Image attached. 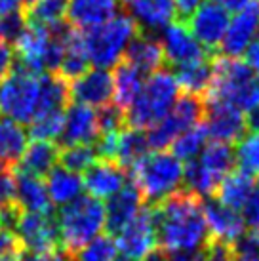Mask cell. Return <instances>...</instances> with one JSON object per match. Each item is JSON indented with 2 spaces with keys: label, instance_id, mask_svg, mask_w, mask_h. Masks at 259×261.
<instances>
[{
  "label": "cell",
  "instance_id": "obj_54",
  "mask_svg": "<svg viewBox=\"0 0 259 261\" xmlns=\"http://www.w3.org/2000/svg\"><path fill=\"white\" fill-rule=\"evenodd\" d=\"M187 261H212V259H210L208 255L202 252V254H196V255H193V257H189Z\"/></svg>",
  "mask_w": 259,
  "mask_h": 261
},
{
  "label": "cell",
  "instance_id": "obj_19",
  "mask_svg": "<svg viewBox=\"0 0 259 261\" xmlns=\"http://www.w3.org/2000/svg\"><path fill=\"white\" fill-rule=\"evenodd\" d=\"M82 183L86 195L97 200H109L120 189L128 185V172L115 160L97 159L82 174Z\"/></svg>",
  "mask_w": 259,
  "mask_h": 261
},
{
  "label": "cell",
  "instance_id": "obj_11",
  "mask_svg": "<svg viewBox=\"0 0 259 261\" xmlns=\"http://www.w3.org/2000/svg\"><path fill=\"white\" fill-rule=\"evenodd\" d=\"M19 248L29 254H48L59 248V232L51 214H23L14 229Z\"/></svg>",
  "mask_w": 259,
  "mask_h": 261
},
{
  "label": "cell",
  "instance_id": "obj_4",
  "mask_svg": "<svg viewBox=\"0 0 259 261\" xmlns=\"http://www.w3.org/2000/svg\"><path fill=\"white\" fill-rule=\"evenodd\" d=\"M181 95V88L172 71L160 69L157 73L145 79L136 101L126 109V124L137 130H149L157 122H160L177 101Z\"/></svg>",
  "mask_w": 259,
  "mask_h": 261
},
{
  "label": "cell",
  "instance_id": "obj_43",
  "mask_svg": "<svg viewBox=\"0 0 259 261\" xmlns=\"http://www.w3.org/2000/svg\"><path fill=\"white\" fill-rule=\"evenodd\" d=\"M14 193H15L14 172L8 166H4V164H0V208L14 204Z\"/></svg>",
  "mask_w": 259,
  "mask_h": 261
},
{
  "label": "cell",
  "instance_id": "obj_23",
  "mask_svg": "<svg viewBox=\"0 0 259 261\" xmlns=\"http://www.w3.org/2000/svg\"><path fill=\"white\" fill-rule=\"evenodd\" d=\"M116 15V0H69L67 17L76 31L99 27Z\"/></svg>",
  "mask_w": 259,
  "mask_h": 261
},
{
  "label": "cell",
  "instance_id": "obj_10",
  "mask_svg": "<svg viewBox=\"0 0 259 261\" xmlns=\"http://www.w3.org/2000/svg\"><path fill=\"white\" fill-rule=\"evenodd\" d=\"M116 250L134 261H143L149 254L159 248L154 212L145 206L126 227H122L115 237Z\"/></svg>",
  "mask_w": 259,
  "mask_h": 261
},
{
  "label": "cell",
  "instance_id": "obj_29",
  "mask_svg": "<svg viewBox=\"0 0 259 261\" xmlns=\"http://www.w3.org/2000/svg\"><path fill=\"white\" fill-rule=\"evenodd\" d=\"M29 145V132L25 126L8 116H0V164L12 168L21 160Z\"/></svg>",
  "mask_w": 259,
  "mask_h": 261
},
{
  "label": "cell",
  "instance_id": "obj_39",
  "mask_svg": "<svg viewBox=\"0 0 259 261\" xmlns=\"http://www.w3.org/2000/svg\"><path fill=\"white\" fill-rule=\"evenodd\" d=\"M235 156L242 172L250 175H259V134H250L240 139Z\"/></svg>",
  "mask_w": 259,
  "mask_h": 261
},
{
  "label": "cell",
  "instance_id": "obj_22",
  "mask_svg": "<svg viewBox=\"0 0 259 261\" xmlns=\"http://www.w3.org/2000/svg\"><path fill=\"white\" fill-rule=\"evenodd\" d=\"M14 204L23 214H51V202L42 177L14 170Z\"/></svg>",
  "mask_w": 259,
  "mask_h": 261
},
{
  "label": "cell",
  "instance_id": "obj_14",
  "mask_svg": "<svg viewBox=\"0 0 259 261\" xmlns=\"http://www.w3.org/2000/svg\"><path fill=\"white\" fill-rule=\"evenodd\" d=\"M202 126L208 134V139L219 141V143H237L244 138L246 132V115L242 111L230 107L227 103L208 101Z\"/></svg>",
  "mask_w": 259,
  "mask_h": 261
},
{
  "label": "cell",
  "instance_id": "obj_2",
  "mask_svg": "<svg viewBox=\"0 0 259 261\" xmlns=\"http://www.w3.org/2000/svg\"><path fill=\"white\" fill-rule=\"evenodd\" d=\"M208 101L227 103L242 113H250L259 105V73L244 59L221 58L214 61V80Z\"/></svg>",
  "mask_w": 259,
  "mask_h": 261
},
{
  "label": "cell",
  "instance_id": "obj_51",
  "mask_svg": "<svg viewBox=\"0 0 259 261\" xmlns=\"http://www.w3.org/2000/svg\"><path fill=\"white\" fill-rule=\"evenodd\" d=\"M246 126L252 130V134H259V105L248 113V116H246Z\"/></svg>",
  "mask_w": 259,
  "mask_h": 261
},
{
  "label": "cell",
  "instance_id": "obj_24",
  "mask_svg": "<svg viewBox=\"0 0 259 261\" xmlns=\"http://www.w3.org/2000/svg\"><path fill=\"white\" fill-rule=\"evenodd\" d=\"M124 58L128 65L136 67L145 76L160 71L164 65V54H162L159 37L152 33H143V31H139L137 37L132 40Z\"/></svg>",
  "mask_w": 259,
  "mask_h": 261
},
{
  "label": "cell",
  "instance_id": "obj_49",
  "mask_svg": "<svg viewBox=\"0 0 259 261\" xmlns=\"http://www.w3.org/2000/svg\"><path fill=\"white\" fill-rule=\"evenodd\" d=\"M204 0H175V8H177V14H181L183 17H189L193 14L196 8L200 6Z\"/></svg>",
  "mask_w": 259,
  "mask_h": 261
},
{
  "label": "cell",
  "instance_id": "obj_3",
  "mask_svg": "<svg viewBox=\"0 0 259 261\" xmlns=\"http://www.w3.org/2000/svg\"><path fill=\"white\" fill-rule=\"evenodd\" d=\"M134 185L149 204H160L179 193L185 164L172 151H152L130 170Z\"/></svg>",
  "mask_w": 259,
  "mask_h": 261
},
{
  "label": "cell",
  "instance_id": "obj_32",
  "mask_svg": "<svg viewBox=\"0 0 259 261\" xmlns=\"http://www.w3.org/2000/svg\"><path fill=\"white\" fill-rule=\"evenodd\" d=\"M69 82L56 73L40 74V92H38V113L36 116L46 113H59L67 109L69 103Z\"/></svg>",
  "mask_w": 259,
  "mask_h": 261
},
{
  "label": "cell",
  "instance_id": "obj_45",
  "mask_svg": "<svg viewBox=\"0 0 259 261\" xmlns=\"http://www.w3.org/2000/svg\"><path fill=\"white\" fill-rule=\"evenodd\" d=\"M19 252H21V248L17 244L15 234L10 231V229L0 225V259H2V257H8V255L19 254Z\"/></svg>",
  "mask_w": 259,
  "mask_h": 261
},
{
  "label": "cell",
  "instance_id": "obj_26",
  "mask_svg": "<svg viewBox=\"0 0 259 261\" xmlns=\"http://www.w3.org/2000/svg\"><path fill=\"white\" fill-rule=\"evenodd\" d=\"M44 183H46V191H48L51 206H59V208L74 202L84 193L82 175L67 170L61 164H58L50 174L46 175Z\"/></svg>",
  "mask_w": 259,
  "mask_h": 261
},
{
  "label": "cell",
  "instance_id": "obj_1",
  "mask_svg": "<svg viewBox=\"0 0 259 261\" xmlns=\"http://www.w3.org/2000/svg\"><path fill=\"white\" fill-rule=\"evenodd\" d=\"M159 248L177 259L187 261L202 254L210 242V232L202 200L191 193H175L154 208Z\"/></svg>",
  "mask_w": 259,
  "mask_h": 261
},
{
  "label": "cell",
  "instance_id": "obj_40",
  "mask_svg": "<svg viewBox=\"0 0 259 261\" xmlns=\"http://www.w3.org/2000/svg\"><path fill=\"white\" fill-rule=\"evenodd\" d=\"M126 124V115L122 109H118L115 103H109L105 107L97 109V126H99V136L103 134H115L120 132Z\"/></svg>",
  "mask_w": 259,
  "mask_h": 261
},
{
  "label": "cell",
  "instance_id": "obj_31",
  "mask_svg": "<svg viewBox=\"0 0 259 261\" xmlns=\"http://www.w3.org/2000/svg\"><path fill=\"white\" fill-rule=\"evenodd\" d=\"M145 79L147 76L141 71L128 65L126 61L115 67V73H113V103L118 109H122L126 113V109L136 101V97L141 92Z\"/></svg>",
  "mask_w": 259,
  "mask_h": 261
},
{
  "label": "cell",
  "instance_id": "obj_6",
  "mask_svg": "<svg viewBox=\"0 0 259 261\" xmlns=\"http://www.w3.org/2000/svg\"><path fill=\"white\" fill-rule=\"evenodd\" d=\"M69 25H59L56 29H44L38 25H27L23 35L14 44L15 61L19 71L29 74H58L59 63L63 58L65 33Z\"/></svg>",
  "mask_w": 259,
  "mask_h": 261
},
{
  "label": "cell",
  "instance_id": "obj_30",
  "mask_svg": "<svg viewBox=\"0 0 259 261\" xmlns=\"http://www.w3.org/2000/svg\"><path fill=\"white\" fill-rule=\"evenodd\" d=\"M151 152L147 134L137 128H122L116 136L115 145V160L124 170H132L139 160H143Z\"/></svg>",
  "mask_w": 259,
  "mask_h": 261
},
{
  "label": "cell",
  "instance_id": "obj_57",
  "mask_svg": "<svg viewBox=\"0 0 259 261\" xmlns=\"http://www.w3.org/2000/svg\"><path fill=\"white\" fill-rule=\"evenodd\" d=\"M252 2H259V0H252Z\"/></svg>",
  "mask_w": 259,
  "mask_h": 261
},
{
  "label": "cell",
  "instance_id": "obj_48",
  "mask_svg": "<svg viewBox=\"0 0 259 261\" xmlns=\"http://www.w3.org/2000/svg\"><path fill=\"white\" fill-rule=\"evenodd\" d=\"M23 6H25L23 0H0V17L19 14V12H23Z\"/></svg>",
  "mask_w": 259,
  "mask_h": 261
},
{
  "label": "cell",
  "instance_id": "obj_35",
  "mask_svg": "<svg viewBox=\"0 0 259 261\" xmlns=\"http://www.w3.org/2000/svg\"><path fill=\"white\" fill-rule=\"evenodd\" d=\"M208 143V134L204 130V126L198 124V126H194L191 130L183 132L181 136L175 138L172 145V152L177 156V159L183 162V164H187L191 160H194L198 154L202 152V149L206 147Z\"/></svg>",
  "mask_w": 259,
  "mask_h": 261
},
{
  "label": "cell",
  "instance_id": "obj_18",
  "mask_svg": "<svg viewBox=\"0 0 259 261\" xmlns=\"http://www.w3.org/2000/svg\"><path fill=\"white\" fill-rule=\"evenodd\" d=\"M97 139H99L97 111L80 103L69 105L63 113V128L59 136L61 145H95Z\"/></svg>",
  "mask_w": 259,
  "mask_h": 261
},
{
  "label": "cell",
  "instance_id": "obj_56",
  "mask_svg": "<svg viewBox=\"0 0 259 261\" xmlns=\"http://www.w3.org/2000/svg\"><path fill=\"white\" fill-rule=\"evenodd\" d=\"M23 2H25V4H27V6H29L31 2H35V0H23Z\"/></svg>",
  "mask_w": 259,
  "mask_h": 261
},
{
  "label": "cell",
  "instance_id": "obj_33",
  "mask_svg": "<svg viewBox=\"0 0 259 261\" xmlns=\"http://www.w3.org/2000/svg\"><path fill=\"white\" fill-rule=\"evenodd\" d=\"M253 187V177L250 174H246L242 170H232L223 181L219 183V187L216 191V196L219 202L230 208V210L240 212L244 208L248 196L252 193Z\"/></svg>",
  "mask_w": 259,
  "mask_h": 261
},
{
  "label": "cell",
  "instance_id": "obj_16",
  "mask_svg": "<svg viewBox=\"0 0 259 261\" xmlns=\"http://www.w3.org/2000/svg\"><path fill=\"white\" fill-rule=\"evenodd\" d=\"M159 33V42L162 46L164 61L172 63V65L179 67L208 56V51L196 42V38L191 35L185 23L172 21Z\"/></svg>",
  "mask_w": 259,
  "mask_h": 261
},
{
  "label": "cell",
  "instance_id": "obj_52",
  "mask_svg": "<svg viewBox=\"0 0 259 261\" xmlns=\"http://www.w3.org/2000/svg\"><path fill=\"white\" fill-rule=\"evenodd\" d=\"M217 4H221L223 8H227L229 12H237L240 8H244L246 4H250L252 0H214Z\"/></svg>",
  "mask_w": 259,
  "mask_h": 261
},
{
  "label": "cell",
  "instance_id": "obj_25",
  "mask_svg": "<svg viewBox=\"0 0 259 261\" xmlns=\"http://www.w3.org/2000/svg\"><path fill=\"white\" fill-rule=\"evenodd\" d=\"M59 152L61 149L58 143L33 139L23 152L21 160L17 162L15 170L36 175V177H46L59 164Z\"/></svg>",
  "mask_w": 259,
  "mask_h": 261
},
{
  "label": "cell",
  "instance_id": "obj_21",
  "mask_svg": "<svg viewBox=\"0 0 259 261\" xmlns=\"http://www.w3.org/2000/svg\"><path fill=\"white\" fill-rule=\"evenodd\" d=\"M145 208V200L134 183H128L105 204V229L115 237Z\"/></svg>",
  "mask_w": 259,
  "mask_h": 261
},
{
  "label": "cell",
  "instance_id": "obj_15",
  "mask_svg": "<svg viewBox=\"0 0 259 261\" xmlns=\"http://www.w3.org/2000/svg\"><path fill=\"white\" fill-rule=\"evenodd\" d=\"M69 97L74 103L92 109H101L113 103V73L105 69H86L69 82Z\"/></svg>",
  "mask_w": 259,
  "mask_h": 261
},
{
  "label": "cell",
  "instance_id": "obj_5",
  "mask_svg": "<svg viewBox=\"0 0 259 261\" xmlns=\"http://www.w3.org/2000/svg\"><path fill=\"white\" fill-rule=\"evenodd\" d=\"M59 232V246L67 254L86 246L105 231V204L90 195L79 196L74 202L59 208L56 218Z\"/></svg>",
  "mask_w": 259,
  "mask_h": 261
},
{
  "label": "cell",
  "instance_id": "obj_47",
  "mask_svg": "<svg viewBox=\"0 0 259 261\" xmlns=\"http://www.w3.org/2000/svg\"><path fill=\"white\" fill-rule=\"evenodd\" d=\"M244 61L252 67L255 73H259V37L250 44V48L244 54Z\"/></svg>",
  "mask_w": 259,
  "mask_h": 261
},
{
  "label": "cell",
  "instance_id": "obj_20",
  "mask_svg": "<svg viewBox=\"0 0 259 261\" xmlns=\"http://www.w3.org/2000/svg\"><path fill=\"white\" fill-rule=\"evenodd\" d=\"M126 15L143 33H159L177 15L175 0H122Z\"/></svg>",
  "mask_w": 259,
  "mask_h": 261
},
{
  "label": "cell",
  "instance_id": "obj_28",
  "mask_svg": "<svg viewBox=\"0 0 259 261\" xmlns=\"http://www.w3.org/2000/svg\"><path fill=\"white\" fill-rule=\"evenodd\" d=\"M173 76L183 94L198 95V97L206 95L214 80V61H210V58L206 56L202 59L175 67Z\"/></svg>",
  "mask_w": 259,
  "mask_h": 261
},
{
  "label": "cell",
  "instance_id": "obj_46",
  "mask_svg": "<svg viewBox=\"0 0 259 261\" xmlns=\"http://www.w3.org/2000/svg\"><path fill=\"white\" fill-rule=\"evenodd\" d=\"M19 261H69L67 254L63 252H48V254H27V255H21Z\"/></svg>",
  "mask_w": 259,
  "mask_h": 261
},
{
  "label": "cell",
  "instance_id": "obj_36",
  "mask_svg": "<svg viewBox=\"0 0 259 261\" xmlns=\"http://www.w3.org/2000/svg\"><path fill=\"white\" fill-rule=\"evenodd\" d=\"M99 159L95 145H71L63 147L59 152V164L71 172L84 174L88 168Z\"/></svg>",
  "mask_w": 259,
  "mask_h": 261
},
{
  "label": "cell",
  "instance_id": "obj_34",
  "mask_svg": "<svg viewBox=\"0 0 259 261\" xmlns=\"http://www.w3.org/2000/svg\"><path fill=\"white\" fill-rule=\"evenodd\" d=\"M69 0H35L27 8V21L44 29H56L65 23Z\"/></svg>",
  "mask_w": 259,
  "mask_h": 261
},
{
  "label": "cell",
  "instance_id": "obj_12",
  "mask_svg": "<svg viewBox=\"0 0 259 261\" xmlns=\"http://www.w3.org/2000/svg\"><path fill=\"white\" fill-rule=\"evenodd\" d=\"M230 12L214 0H204L200 6L187 17V25L191 35L196 38L204 50H216L221 46L225 31L229 27Z\"/></svg>",
  "mask_w": 259,
  "mask_h": 261
},
{
  "label": "cell",
  "instance_id": "obj_8",
  "mask_svg": "<svg viewBox=\"0 0 259 261\" xmlns=\"http://www.w3.org/2000/svg\"><path fill=\"white\" fill-rule=\"evenodd\" d=\"M204 111H206V103L202 101L198 95L181 94L173 105V109L160 122H157L152 128L145 132L149 147L154 151H166L175 141L177 136L202 124Z\"/></svg>",
  "mask_w": 259,
  "mask_h": 261
},
{
  "label": "cell",
  "instance_id": "obj_37",
  "mask_svg": "<svg viewBox=\"0 0 259 261\" xmlns=\"http://www.w3.org/2000/svg\"><path fill=\"white\" fill-rule=\"evenodd\" d=\"M71 255L72 257L69 261H113L118 255V250L113 237L101 234Z\"/></svg>",
  "mask_w": 259,
  "mask_h": 261
},
{
  "label": "cell",
  "instance_id": "obj_27",
  "mask_svg": "<svg viewBox=\"0 0 259 261\" xmlns=\"http://www.w3.org/2000/svg\"><path fill=\"white\" fill-rule=\"evenodd\" d=\"M194 160L217 183V187L237 166L235 149L227 143H219V141H208L206 147L202 149V152Z\"/></svg>",
  "mask_w": 259,
  "mask_h": 261
},
{
  "label": "cell",
  "instance_id": "obj_44",
  "mask_svg": "<svg viewBox=\"0 0 259 261\" xmlns=\"http://www.w3.org/2000/svg\"><path fill=\"white\" fill-rule=\"evenodd\" d=\"M15 67V50L12 44L0 40V82L14 73Z\"/></svg>",
  "mask_w": 259,
  "mask_h": 261
},
{
  "label": "cell",
  "instance_id": "obj_9",
  "mask_svg": "<svg viewBox=\"0 0 259 261\" xmlns=\"http://www.w3.org/2000/svg\"><path fill=\"white\" fill-rule=\"evenodd\" d=\"M40 74L14 71L0 82V113L19 124H29L38 113Z\"/></svg>",
  "mask_w": 259,
  "mask_h": 261
},
{
  "label": "cell",
  "instance_id": "obj_17",
  "mask_svg": "<svg viewBox=\"0 0 259 261\" xmlns=\"http://www.w3.org/2000/svg\"><path fill=\"white\" fill-rule=\"evenodd\" d=\"M202 208H204V218L208 225L210 240H217V242L235 246L238 240L244 237L246 223L240 212L223 206L214 196L204 198Z\"/></svg>",
  "mask_w": 259,
  "mask_h": 261
},
{
  "label": "cell",
  "instance_id": "obj_42",
  "mask_svg": "<svg viewBox=\"0 0 259 261\" xmlns=\"http://www.w3.org/2000/svg\"><path fill=\"white\" fill-rule=\"evenodd\" d=\"M240 214H242L246 227H250V231L259 229V177L253 181L252 193L248 196V200H246L244 208L240 210Z\"/></svg>",
  "mask_w": 259,
  "mask_h": 261
},
{
  "label": "cell",
  "instance_id": "obj_7",
  "mask_svg": "<svg viewBox=\"0 0 259 261\" xmlns=\"http://www.w3.org/2000/svg\"><path fill=\"white\" fill-rule=\"evenodd\" d=\"M82 33V46L86 51L88 63L95 69H105L120 65L132 40L137 37V25L130 15L116 14L113 19Z\"/></svg>",
  "mask_w": 259,
  "mask_h": 261
},
{
  "label": "cell",
  "instance_id": "obj_38",
  "mask_svg": "<svg viewBox=\"0 0 259 261\" xmlns=\"http://www.w3.org/2000/svg\"><path fill=\"white\" fill-rule=\"evenodd\" d=\"M63 113H46V115L35 116L29 122V134L33 139H40V141H58L61 136V128H63Z\"/></svg>",
  "mask_w": 259,
  "mask_h": 261
},
{
  "label": "cell",
  "instance_id": "obj_13",
  "mask_svg": "<svg viewBox=\"0 0 259 261\" xmlns=\"http://www.w3.org/2000/svg\"><path fill=\"white\" fill-rule=\"evenodd\" d=\"M259 37V2H250L244 8L232 12L229 27L221 40L223 58H244L250 44Z\"/></svg>",
  "mask_w": 259,
  "mask_h": 261
},
{
  "label": "cell",
  "instance_id": "obj_53",
  "mask_svg": "<svg viewBox=\"0 0 259 261\" xmlns=\"http://www.w3.org/2000/svg\"><path fill=\"white\" fill-rule=\"evenodd\" d=\"M230 261H259L257 254H237L235 252V257Z\"/></svg>",
  "mask_w": 259,
  "mask_h": 261
},
{
  "label": "cell",
  "instance_id": "obj_55",
  "mask_svg": "<svg viewBox=\"0 0 259 261\" xmlns=\"http://www.w3.org/2000/svg\"><path fill=\"white\" fill-rule=\"evenodd\" d=\"M113 261H134V259H130V257H126V255H122V254H118Z\"/></svg>",
  "mask_w": 259,
  "mask_h": 261
},
{
  "label": "cell",
  "instance_id": "obj_41",
  "mask_svg": "<svg viewBox=\"0 0 259 261\" xmlns=\"http://www.w3.org/2000/svg\"><path fill=\"white\" fill-rule=\"evenodd\" d=\"M27 15L19 12V14H12L6 17H0V40L12 44L17 42V38L23 35V31L27 29Z\"/></svg>",
  "mask_w": 259,
  "mask_h": 261
},
{
  "label": "cell",
  "instance_id": "obj_50",
  "mask_svg": "<svg viewBox=\"0 0 259 261\" xmlns=\"http://www.w3.org/2000/svg\"><path fill=\"white\" fill-rule=\"evenodd\" d=\"M143 261H181L177 259L175 255L168 254V252H164V250H160V248H157L152 254H149L147 257H145Z\"/></svg>",
  "mask_w": 259,
  "mask_h": 261
}]
</instances>
